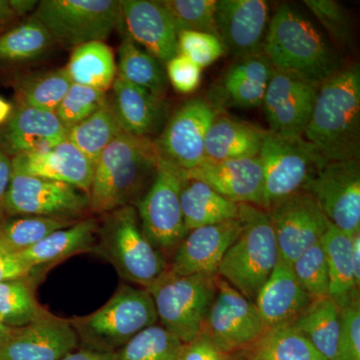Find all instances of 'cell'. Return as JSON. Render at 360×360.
<instances>
[{
	"label": "cell",
	"instance_id": "cell-1",
	"mask_svg": "<svg viewBox=\"0 0 360 360\" xmlns=\"http://www.w3.org/2000/svg\"><path fill=\"white\" fill-rule=\"evenodd\" d=\"M303 139L328 161L359 160V65L342 66L319 85Z\"/></svg>",
	"mask_w": 360,
	"mask_h": 360
},
{
	"label": "cell",
	"instance_id": "cell-2",
	"mask_svg": "<svg viewBox=\"0 0 360 360\" xmlns=\"http://www.w3.org/2000/svg\"><path fill=\"white\" fill-rule=\"evenodd\" d=\"M160 153L155 141L122 131L97 160L89 195V210L106 214L136 205L155 177Z\"/></svg>",
	"mask_w": 360,
	"mask_h": 360
},
{
	"label": "cell",
	"instance_id": "cell-3",
	"mask_svg": "<svg viewBox=\"0 0 360 360\" xmlns=\"http://www.w3.org/2000/svg\"><path fill=\"white\" fill-rule=\"evenodd\" d=\"M264 53L274 70L319 86L342 68L335 46L311 20L288 4L270 18Z\"/></svg>",
	"mask_w": 360,
	"mask_h": 360
},
{
	"label": "cell",
	"instance_id": "cell-4",
	"mask_svg": "<svg viewBox=\"0 0 360 360\" xmlns=\"http://www.w3.org/2000/svg\"><path fill=\"white\" fill-rule=\"evenodd\" d=\"M92 253L110 262L122 279L146 290L169 269L167 257L142 231L134 205L104 214Z\"/></svg>",
	"mask_w": 360,
	"mask_h": 360
},
{
	"label": "cell",
	"instance_id": "cell-5",
	"mask_svg": "<svg viewBox=\"0 0 360 360\" xmlns=\"http://www.w3.org/2000/svg\"><path fill=\"white\" fill-rule=\"evenodd\" d=\"M238 217L243 221V231L225 253L217 276L255 302L281 255L266 210L239 205Z\"/></svg>",
	"mask_w": 360,
	"mask_h": 360
},
{
	"label": "cell",
	"instance_id": "cell-6",
	"mask_svg": "<svg viewBox=\"0 0 360 360\" xmlns=\"http://www.w3.org/2000/svg\"><path fill=\"white\" fill-rule=\"evenodd\" d=\"M70 321L78 341L89 349L115 352L144 328L158 323V319L148 290L122 285L96 311Z\"/></svg>",
	"mask_w": 360,
	"mask_h": 360
},
{
	"label": "cell",
	"instance_id": "cell-7",
	"mask_svg": "<svg viewBox=\"0 0 360 360\" xmlns=\"http://www.w3.org/2000/svg\"><path fill=\"white\" fill-rule=\"evenodd\" d=\"M217 276H181L168 269L148 288L161 326L184 343L200 335L217 292Z\"/></svg>",
	"mask_w": 360,
	"mask_h": 360
},
{
	"label": "cell",
	"instance_id": "cell-8",
	"mask_svg": "<svg viewBox=\"0 0 360 360\" xmlns=\"http://www.w3.org/2000/svg\"><path fill=\"white\" fill-rule=\"evenodd\" d=\"M264 170V210L279 201L307 191L326 162L317 149L303 137L285 139L265 130L258 155Z\"/></svg>",
	"mask_w": 360,
	"mask_h": 360
},
{
	"label": "cell",
	"instance_id": "cell-9",
	"mask_svg": "<svg viewBox=\"0 0 360 360\" xmlns=\"http://www.w3.org/2000/svg\"><path fill=\"white\" fill-rule=\"evenodd\" d=\"M32 18L49 30L54 41L75 47L104 41L122 25L117 0H44Z\"/></svg>",
	"mask_w": 360,
	"mask_h": 360
},
{
	"label": "cell",
	"instance_id": "cell-10",
	"mask_svg": "<svg viewBox=\"0 0 360 360\" xmlns=\"http://www.w3.org/2000/svg\"><path fill=\"white\" fill-rule=\"evenodd\" d=\"M181 170L160 155L153 182L135 205L141 229L165 257L188 233L180 203Z\"/></svg>",
	"mask_w": 360,
	"mask_h": 360
},
{
	"label": "cell",
	"instance_id": "cell-11",
	"mask_svg": "<svg viewBox=\"0 0 360 360\" xmlns=\"http://www.w3.org/2000/svg\"><path fill=\"white\" fill-rule=\"evenodd\" d=\"M266 330L255 303L217 276V292L201 335L221 352L234 355L250 349Z\"/></svg>",
	"mask_w": 360,
	"mask_h": 360
},
{
	"label": "cell",
	"instance_id": "cell-12",
	"mask_svg": "<svg viewBox=\"0 0 360 360\" xmlns=\"http://www.w3.org/2000/svg\"><path fill=\"white\" fill-rule=\"evenodd\" d=\"M87 210L89 195L77 187L13 170L6 196V217L73 219Z\"/></svg>",
	"mask_w": 360,
	"mask_h": 360
},
{
	"label": "cell",
	"instance_id": "cell-13",
	"mask_svg": "<svg viewBox=\"0 0 360 360\" xmlns=\"http://www.w3.org/2000/svg\"><path fill=\"white\" fill-rule=\"evenodd\" d=\"M311 193L329 224L360 232V160L326 161L310 182Z\"/></svg>",
	"mask_w": 360,
	"mask_h": 360
},
{
	"label": "cell",
	"instance_id": "cell-14",
	"mask_svg": "<svg viewBox=\"0 0 360 360\" xmlns=\"http://www.w3.org/2000/svg\"><path fill=\"white\" fill-rule=\"evenodd\" d=\"M219 113L200 97L180 106L155 141L161 158L181 170L200 165L205 160L206 132Z\"/></svg>",
	"mask_w": 360,
	"mask_h": 360
},
{
	"label": "cell",
	"instance_id": "cell-15",
	"mask_svg": "<svg viewBox=\"0 0 360 360\" xmlns=\"http://www.w3.org/2000/svg\"><path fill=\"white\" fill-rule=\"evenodd\" d=\"M279 255L292 264L310 246L319 243L329 222L309 191H302L279 201L266 210Z\"/></svg>",
	"mask_w": 360,
	"mask_h": 360
},
{
	"label": "cell",
	"instance_id": "cell-16",
	"mask_svg": "<svg viewBox=\"0 0 360 360\" xmlns=\"http://www.w3.org/2000/svg\"><path fill=\"white\" fill-rule=\"evenodd\" d=\"M319 87L303 78L274 68L262 104L269 131L285 139L303 137Z\"/></svg>",
	"mask_w": 360,
	"mask_h": 360
},
{
	"label": "cell",
	"instance_id": "cell-17",
	"mask_svg": "<svg viewBox=\"0 0 360 360\" xmlns=\"http://www.w3.org/2000/svg\"><path fill=\"white\" fill-rule=\"evenodd\" d=\"M77 345L70 319L47 311L27 326L14 328L0 345V360H61Z\"/></svg>",
	"mask_w": 360,
	"mask_h": 360
},
{
	"label": "cell",
	"instance_id": "cell-18",
	"mask_svg": "<svg viewBox=\"0 0 360 360\" xmlns=\"http://www.w3.org/2000/svg\"><path fill=\"white\" fill-rule=\"evenodd\" d=\"M243 231V221L236 219L188 231L177 246L169 269L181 276H217L225 253Z\"/></svg>",
	"mask_w": 360,
	"mask_h": 360
},
{
	"label": "cell",
	"instance_id": "cell-19",
	"mask_svg": "<svg viewBox=\"0 0 360 360\" xmlns=\"http://www.w3.org/2000/svg\"><path fill=\"white\" fill-rule=\"evenodd\" d=\"M270 18L265 0L217 1V30L225 52L241 58L264 51Z\"/></svg>",
	"mask_w": 360,
	"mask_h": 360
},
{
	"label": "cell",
	"instance_id": "cell-20",
	"mask_svg": "<svg viewBox=\"0 0 360 360\" xmlns=\"http://www.w3.org/2000/svg\"><path fill=\"white\" fill-rule=\"evenodd\" d=\"M181 174L205 182L232 202L264 208V170L258 156L229 160L205 158L193 169L181 170Z\"/></svg>",
	"mask_w": 360,
	"mask_h": 360
},
{
	"label": "cell",
	"instance_id": "cell-21",
	"mask_svg": "<svg viewBox=\"0 0 360 360\" xmlns=\"http://www.w3.org/2000/svg\"><path fill=\"white\" fill-rule=\"evenodd\" d=\"M120 13L129 39L161 65L179 54L176 27L161 1L122 0Z\"/></svg>",
	"mask_w": 360,
	"mask_h": 360
},
{
	"label": "cell",
	"instance_id": "cell-22",
	"mask_svg": "<svg viewBox=\"0 0 360 360\" xmlns=\"http://www.w3.org/2000/svg\"><path fill=\"white\" fill-rule=\"evenodd\" d=\"M274 68L264 53L236 58L212 86L210 103L215 110L251 108L262 105Z\"/></svg>",
	"mask_w": 360,
	"mask_h": 360
},
{
	"label": "cell",
	"instance_id": "cell-23",
	"mask_svg": "<svg viewBox=\"0 0 360 360\" xmlns=\"http://www.w3.org/2000/svg\"><path fill=\"white\" fill-rule=\"evenodd\" d=\"M11 167L14 172L65 182L89 194L96 163L66 139L47 150L14 155Z\"/></svg>",
	"mask_w": 360,
	"mask_h": 360
},
{
	"label": "cell",
	"instance_id": "cell-24",
	"mask_svg": "<svg viewBox=\"0 0 360 360\" xmlns=\"http://www.w3.org/2000/svg\"><path fill=\"white\" fill-rule=\"evenodd\" d=\"M311 302L291 264L281 257L255 300L266 329L292 326Z\"/></svg>",
	"mask_w": 360,
	"mask_h": 360
},
{
	"label": "cell",
	"instance_id": "cell-25",
	"mask_svg": "<svg viewBox=\"0 0 360 360\" xmlns=\"http://www.w3.org/2000/svg\"><path fill=\"white\" fill-rule=\"evenodd\" d=\"M68 130L56 112L18 106L2 131V151L7 155L40 153L68 139Z\"/></svg>",
	"mask_w": 360,
	"mask_h": 360
},
{
	"label": "cell",
	"instance_id": "cell-26",
	"mask_svg": "<svg viewBox=\"0 0 360 360\" xmlns=\"http://www.w3.org/2000/svg\"><path fill=\"white\" fill-rule=\"evenodd\" d=\"M98 224L96 219L89 217L77 220L75 224L45 236L32 248L18 253V257L32 269L30 279L34 283L44 270L59 262L80 253L94 252Z\"/></svg>",
	"mask_w": 360,
	"mask_h": 360
},
{
	"label": "cell",
	"instance_id": "cell-27",
	"mask_svg": "<svg viewBox=\"0 0 360 360\" xmlns=\"http://www.w3.org/2000/svg\"><path fill=\"white\" fill-rule=\"evenodd\" d=\"M122 131L151 139L167 118L165 101L116 77L110 101Z\"/></svg>",
	"mask_w": 360,
	"mask_h": 360
},
{
	"label": "cell",
	"instance_id": "cell-28",
	"mask_svg": "<svg viewBox=\"0 0 360 360\" xmlns=\"http://www.w3.org/2000/svg\"><path fill=\"white\" fill-rule=\"evenodd\" d=\"M265 130L219 113L205 136V158L212 160L257 158Z\"/></svg>",
	"mask_w": 360,
	"mask_h": 360
},
{
	"label": "cell",
	"instance_id": "cell-29",
	"mask_svg": "<svg viewBox=\"0 0 360 360\" xmlns=\"http://www.w3.org/2000/svg\"><path fill=\"white\" fill-rule=\"evenodd\" d=\"M180 203L184 224L188 231L238 219V203L220 195L205 182L188 179L182 174Z\"/></svg>",
	"mask_w": 360,
	"mask_h": 360
},
{
	"label": "cell",
	"instance_id": "cell-30",
	"mask_svg": "<svg viewBox=\"0 0 360 360\" xmlns=\"http://www.w3.org/2000/svg\"><path fill=\"white\" fill-rule=\"evenodd\" d=\"M321 243L328 266V296L341 309L359 297L352 264V236L329 224Z\"/></svg>",
	"mask_w": 360,
	"mask_h": 360
},
{
	"label": "cell",
	"instance_id": "cell-31",
	"mask_svg": "<svg viewBox=\"0 0 360 360\" xmlns=\"http://www.w3.org/2000/svg\"><path fill=\"white\" fill-rule=\"evenodd\" d=\"M341 309L329 296L312 300L292 328L328 360H338Z\"/></svg>",
	"mask_w": 360,
	"mask_h": 360
},
{
	"label": "cell",
	"instance_id": "cell-32",
	"mask_svg": "<svg viewBox=\"0 0 360 360\" xmlns=\"http://www.w3.org/2000/svg\"><path fill=\"white\" fill-rule=\"evenodd\" d=\"M72 84L108 91L117 71L112 49L103 41H91L75 47L65 68Z\"/></svg>",
	"mask_w": 360,
	"mask_h": 360
},
{
	"label": "cell",
	"instance_id": "cell-33",
	"mask_svg": "<svg viewBox=\"0 0 360 360\" xmlns=\"http://www.w3.org/2000/svg\"><path fill=\"white\" fill-rule=\"evenodd\" d=\"M116 71L117 77L165 101L168 80L163 65L129 37L123 39L118 49Z\"/></svg>",
	"mask_w": 360,
	"mask_h": 360
},
{
	"label": "cell",
	"instance_id": "cell-34",
	"mask_svg": "<svg viewBox=\"0 0 360 360\" xmlns=\"http://www.w3.org/2000/svg\"><path fill=\"white\" fill-rule=\"evenodd\" d=\"M71 84L65 68L25 75L16 84L18 105L56 112Z\"/></svg>",
	"mask_w": 360,
	"mask_h": 360
},
{
	"label": "cell",
	"instance_id": "cell-35",
	"mask_svg": "<svg viewBox=\"0 0 360 360\" xmlns=\"http://www.w3.org/2000/svg\"><path fill=\"white\" fill-rule=\"evenodd\" d=\"M122 132L108 101L101 110L68 130V139L96 165L104 149Z\"/></svg>",
	"mask_w": 360,
	"mask_h": 360
},
{
	"label": "cell",
	"instance_id": "cell-36",
	"mask_svg": "<svg viewBox=\"0 0 360 360\" xmlns=\"http://www.w3.org/2000/svg\"><path fill=\"white\" fill-rule=\"evenodd\" d=\"M245 352L262 360H328L292 326L267 329Z\"/></svg>",
	"mask_w": 360,
	"mask_h": 360
},
{
	"label": "cell",
	"instance_id": "cell-37",
	"mask_svg": "<svg viewBox=\"0 0 360 360\" xmlns=\"http://www.w3.org/2000/svg\"><path fill=\"white\" fill-rule=\"evenodd\" d=\"M54 39L39 20H30L0 37V61L27 63L41 58Z\"/></svg>",
	"mask_w": 360,
	"mask_h": 360
},
{
	"label": "cell",
	"instance_id": "cell-38",
	"mask_svg": "<svg viewBox=\"0 0 360 360\" xmlns=\"http://www.w3.org/2000/svg\"><path fill=\"white\" fill-rule=\"evenodd\" d=\"M30 278L0 283V321L11 328H20L37 321L49 310L39 304Z\"/></svg>",
	"mask_w": 360,
	"mask_h": 360
},
{
	"label": "cell",
	"instance_id": "cell-39",
	"mask_svg": "<svg viewBox=\"0 0 360 360\" xmlns=\"http://www.w3.org/2000/svg\"><path fill=\"white\" fill-rule=\"evenodd\" d=\"M77 220L44 217H20L0 224V248L11 252H22L45 236L75 224Z\"/></svg>",
	"mask_w": 360,
	"mask_h": 360
},
{
	"label": "cell",
	"instance_id": "cell-40",
	"mask_svg": "<svg viewBox=\"0 0 360 360\" xmlns=\"http://www.w3.org/2000/svg\"><path fill=\"white\" fill-rule=\"evenodd\" d=\"M186 343L161 324L144 328L123 345L118 360H179Z\"/></svg>",
	"mask_w": 360,
	"mask_h": 360
},
{
	"label": "cell",
	"instance_id": "cell-41",
	"mask_svg": "<svg viewBox=\"0 0 360 360\" xmlns=\"http://www.w3.org/2000/svg\"><path fill=\"white\" fill-rule=\"evenodd\" d=\"M177 32L181 30L210 33L219 37L217 0H163Z\"/></svg>",
	"mask_w": 360,
	"mask_h": 360
},
{
	"label": "cell",
	"instance_id": "cell-42",
	"mask_svg": "<svg viewBox=\"0 0 360 360\" xmlns=\"http://www.w3.org/2000/svg\"><path fill=\"white\" fill-rule=\"evenodd\" d=\"M291 266L300 285L312 300L328 296V266L321 240L307 248Z\"/></svg>",
	"mask_w": 360,
	"mask_h": 360
},
{
	"label": "cell",
	"instance_id": "cell-43",
	"mask_svg": "<svg viewBox=\"0 0 360 360\" xmlns=\"http://www.w3.org/2000/svg\"><path fill=\"white\" fill-rule=\"evenodd\" d=\"M108 103L105 92L84 85L71 84L56 115L63 127L70 130L101 110Z\"/></svg>",
	"mask_w": 360,
	"mask_h": 360
},
{
	"label": "cell",
	"instance_id": "cell-44",
	"mask_svg": "<svg viewBox=\"0 0 360 360\" xmlns=\"http://www.w3.org/2000/svg\"><path fill=\"white\" fill-rule=\"evenodd\" d=\"M305 6L328 33L335 49H347L354 44V28L349 14L335 0H305Z\"/></svg>",
	"mask_w": 360,
	"mask_h": 360
},
{
	"label": "cell",
	"instance_id": "cell-45",
	"mask_svg": "<svg viewBox=\"0 0 360 360\" xmlns=\"http://www.w3.org/2000/svg\"><path fill=\"white\" fill-rule=\"evenodd\" d=\"M179 53L193 61L201 70L224 56L221 40L210 33L181 30L177 32Z\"/></svg>",
	"mask_w": 360,
	"mask_h": 360
},
{
	"label": "cell",
	"instance_id": "cell-46",
	"mask_svg": "<svg viewBox=\"0 0 360 360\" xmlns=\"http://www.w3.org/2000/svg\"><path fill=\"white\" fill-rule=\"evenodd\" d=\"M338 360H360V300L341 309Z\"/></svg>",
	"mask_w": 360,
	"mask_h": 360
},
{
	"label": "cell",
	"instance_id": "cell-47",
	"mask_svg": "<svg viewBox=\"0 0 360 360\" xmlns=\"http://www.w3.org/2000/svg\"><path fill=\"white\" fill-rule=\"evenodd\" d=\"M165 66L168 82L180 94H191L200 86L201 68L186 56L179 53Z\"/></svg>",
	"mask_w": 360,
	"mask_h": 360
},
{
	"label": "cell",
	"instance_id": "cell-48",
	"mask_svg": "<svg viewBox=\"0 0 360 360\" xmlns=\"http://www.w3.org/2000/svg\"><path fill=\"white\" fill-rule=\"evenodd\" d=\"M179 360H233V355L221 352L200 333L191 342L186 343Z\"/></svg>",
	"mask_w": 360,
	"mask_h": 360
},
{
	"label": "cell",
	"instance_id": "cell-49",
	"mask_svg": "<svg viewBox=\"0 0 360 360\" xmlns=\"http://www.w3.org/2000/svg\"><path fill=\"white\" fill-rule=\"evenodd\" d=\"M22 278H32V269L18 255L0 248V283Z\"/></svg>",
	"mask_w": 360,
	"mask_h": 360
},
{
	"label": "cell",
	"instance_id": "cell-50",
	"mask_svg": "<svg viewBox=\"0 0 360 360\" xmlns=\"http://www.w3.org/2000/svg\"><path fill=\"white\" fill-rule=\"evenodd\" d=\"M13 167L11 158L0 149V224L4 220L6 214V196L11 182Z\"/></svg>",
	"mask_w": 360,
	"mask_h": 360
},
{
	"label": "cell",
	"instance_id": "cell-51",
	"mask_svg": "<svg viewBox=\"0 0 360 360\" xmlns=\"http://www.w3.org/2000/svg\"><path fill=\"white\" fill-rule=\"evenodd\" d=\"M61 360H118V357L116 352L82 349L78 352L75 350Z\"/></svg>",
	"mask_w": 360,
	"mask_h": 360
},
{
	"label": "cell",
	"instance_id": "cell-52",
	"mask_svg": "<svg viewBox=\"0 0 360 360\" xmlns=\"http://www.w3.org/2000/svg\"><path fill=\"white\" fill-rule=\"evenodd\" d=\"M352 264L355 281L360 288V232L352 236Z\"/></svg>",
	"mask_w": 360,
	"mask_h": 360
},
{
	"label": "cell",
	"instance_id": "cell-53",
	"mask_svg": "<svg viewBox=\"0 0 360 360\" xmlns=\"http://www.w3.org/2000/svg\"><path fill=\"white\" fill-rule=\"evenodd\" d=\"M37 4H39V2L33 1V0H11V1H9L11 11H13V13L20 14L32 11L35 6H37Z\"/></svg>",
	"mask_w": 360,
	"mask_h": 360
},
{
	"label": "cell",
	"instance_id": "cell-54",
	"mask_svg": "<svg viewBox=\"0 0 360 360\" xmlns=\"http://www.w3.org/2000/svg\"><path fill=\"white\" fill-rule=\"evenodd\" d=\"M13 112V104L0 97V124L8 122Z\"/></svg>",
	"mask_w": 360,
	"mask_h": 360
},
{
	"label": "cell",
	"instance_id": "cell-55",
	"mask_svg": "<svg viewBox=\"0 0 360 360\" xmlns=\"http://www.w3.org/2000/svg\"><path fill=\"white\" fill-rule=\"evenodd\" d=\"M14 328H9V326H6V324L2 323L0 321V345L2 343L6 342L11 335H13Z\"/></svg>",
	"mask_w": 360,
	"mask_h": 360
},
{
	"label": "cell",
	"instance_id": "cell-56",
	"mask_svg": "<svg viewBox=\"0 0 360 360\" xmlns=\"http://www.w3.org/2000/svg\"><path fill=\"white\" fill-rule=\"evenodd\" d=\"M13 13V11H11V7L9 6V1L0 0V22L8 18Z\"/></svg>",
	"mask_w": 360,
	"mask_h": 360
},
{
	"label": "cell",
	"instance_id": "cell-57",
	"mask_svg": "<svg viewBox=\"0 0 360 360\" xmlns=\"http://www.w3.org/2000/svg\"><path fill=\"white\" fill-rule=\"evenodd\" d=\"M233 360H262L260 359H257V357L253 356V355H250L248 354V352H240V354H234Z\"/></svg>",
	"mask_w": 360,
	"mask_h": 360
}]
</instances>
